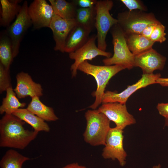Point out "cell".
<instances>
[{"label":"cell","mask_w":168,"mask_h":168,"mask_svg":"<svg viewBox=\"0 0 168 168\" xmlns=\"http://www.w3.org/2000/svg\"><path fill=\"white\" fill-rule=\"evenodd\" d=\"M25 122L13 114H5L0 120V147L24 149L39 132L26 129Z\"/></svg>","instance_id":"cell-1"},{"label":"cell","mask_w":168,"mask_h":168,"mask_svg":"<svg viewBox=\"0 0 168 168\" xmlns=\"http://www.w3.org/2000/svg\"><path fill=\"white\" fill-rule=\"evenodd\" d=\"M125 69L120 65H94L90 64L87 61H85L79 65L77 70L93 77L97 83V89L92 93L93 96L95 97V100L89 108L96 110L101 103L105 88L110 80L119 72Z\"/></svg>","instance_id":"cell-2"},{"label":"cell","mask_w":168,"mask_h":168,"mask_svg":"<svg viewBox=\"0 0 168 168\" xmlns=\"http://www.w3.org/2000/svg\"><path fill=\"white\" fill-rule=\"evenodd\" d=\"M85 116L86 125L83 136L85 142L94 146L105 145L107 135L111 128L110 120L97 110H88Z\"/></svg>","instance_id":"cell-3"},{"label":"cell","mask_w":168,"mask_h":168,"mask_svg":"<svg viewBox=\"0 0 168 168\" xmlns=\"http://www.w3.org/2000/svg\"><path fill=\"white\" fill-rule=\"evenodd\" d=\"M110 30L114 53L111 57L103 59L102 62L105 65H120L128 70L132 69L134 67V55L128 49L124 33L118 24Z\"/></svg>","instance_id":"cell-4"},{"label":"cell","mask_w":168,"mask_h":168,"mask_svg":"<svg viewBox=\"0 0 168 168\" xmlns=\"http://www.w3.org/2000/svg\"><path fill=\"white\" fill-rule=\"evenodd\" d=\"M118 24L125 35L141 34L148 26L160 22L152 12L138 10L126 11L117 16Z\"/></svg>","instance_id":"cell-5"},{"label":"cell","mask_w":168,"mask_h":168,"mask_svg":"<svg viewBox=\"0 0 168 168\" xmlns=\"http://www.w3.org/2000/svg\"><path fill=\"white\" fill-rule=\"evenodd\" d=\"M113 5L111 0H100L97 1L95 6L97 46L104 51H106L107 48L106 39L107 33L111 27L118 23L117 19L112 17L110 12Z\"/></svg>","instance_id":"cell-6"},{"label":"cell","mask_w":168,"mask_h":168,"mask_svg":"<svg viewBox=\"0 0 168 168\" xmlns=\"http://www.w3.org/2000/svg\"><path fill=\"white\" fill-rule=\"evenodd\" d=\"M123 130L116 127L111 128L107 135L102 153L105 159L117 160L122 167L126 164L127 156L123 146Z\"/></svg>","instance_id":"cell-7"},{"label":"cell","mask_w":168,"mask_h":168,"mask_svg":"<svg viewBox=\"0 0 168 168\" xmlns=\"http://www.w3.org/2000/svg\"><path fill=\"white\" fill-rule=\"evenodd\" d=\"M28 4L24 1L14 22L7 27L6 34L12 44L14 58L19 53L20 44L24 34L32 25L28 14Z\"/></svg>","instance_id":"cell-8"},{"label":"cell","mask_w":168,"mask_h":168,"mask_svg":"<svg viewBox=\"0 0 168 168\" xmlns=\"http://www.w3.org/2000/svg\"><path fill=\"white\" fill-rule=\"evenodd\" d=\"M96 35L90 36L87 42L82 47L75 51L69 53V58L74 60L71 65L70 70L72 77H75L77 73V68L79 65L87 60H91L98 56H105L106 58L111 57L112 54L100 49L96 45Z\"/></svg>","instance_id":"cell-9"},{"label":"cell","mask_w":168,"mask_h":168,"mask_svg":"<svg viewBox=\"0 0 168 168\" xmlns=\"http://www.w3.org/2000/svg\"><path fill=\"white\" fill-rule=\"evenodd\" d=\"M161 77L160 73L142 74L141 78L137 82L128 86L120 93L108 91L105 92L102 98L101 103L118 102L126 104L129 97L137 90L156 84V80Z\"/></svg>","instance_id":"cell-10"},{"label":"cell","mask_w":168,"mask_h":168,"mask_svg":"<svg viewBox=\"0 0 168 168\" xmlns=\"http://www.w3.org/2000/svg\"><path fill=\"white\" fill-rule=\"evenodd\" d=\"M97 110L113 122L117 128L123 130L127 126L136 123L133 116L128 111L126 104L118 102L102 104Z\"/></svg>","instance_id":"cell-11"},{"label":"cell","mask_w":168,"mask_h":168,"mask_svg":"<svg viewBox=\"0 0 168 168\" xmlns=\"http://www.w3.org/2000/svg\"><path fill=\"white\" fill-rule=\"evenodd\" d=\"M28 14L34 29L49 28L54 15L53 7L45 0H35L28 6Z\"/></svg>","instance_id":"cell-12"},{"label":"cell","mask_w":168,"mask_h":168,"mask_svg":"<svg viewBox=\"0 0 168 168\" xmlns=\"http://www.w3.org/2000/svg\"><path fill=\"white\" fill-rule=\"evenodd\" d=\"M77 24L75 19H65L54 14L49 28L52 31L55 42V51L64 52L67 39Z\"/></svg>","instance_id":"cell-13"},{"label":"cell","mask_w":168,"mask_h":168,"mask_svg":"<svg viewBox=\"0 0 168 168\" xmlns=\"http://www.w3.org/2000/svg\"><path fill=\"white\" fill-rule=\"evenodd\" d=\"M166 58L152 48L134 55V67H139L143 74H151L156 70H162Z\"/></svg>","instance_id":"cell-14"},{"label":"cell","mask_w":168,"mask_h":168,"mask_svg":"<svg viewBox=\"0 0 168 168\" xmlns=\"http://www.w3.org/2000/svg\"><path fill=\"white\" fill-rule=\"evenodd\" d=\"M16 85L13 90L18 99L43 96L41 85L35 82L28 73L21 72L16 75Z\"/></svg>","instance_id":"cell-15"},{"label":"cell","mask_w":168,"mask_h":168,"mask_svg":"<svg viewBox=\"0 0 168 168\" xmlns=\"http://www.w3.org/2000/svg\"><path fill=\"white\" fill-rule=\"evenodd\" d=\"M91 31L77 24L67 39L64 52L70 53L82 47L89 39Z\"/></svg>","instance_id":"cell-16"},{"label":"cell","mask_w":168,"mask_h":168,"mask_svg":"<svg viewBox=\"0 0 168 168\" xmlns=\"http://www.w3.org/2000/svg\"><path fill=\"white\" fill-rule=\"evenodd\" d=\"M21 1L19 0H0L1 26L7 27L10 25L20 11L21 6L19 3Z\"/></svg>","instance_id":"cell-17"},{"label":"cell","mask_w":168,"mask_h":168,"mask_svg":"<svg viewBox=\"0 0 168 168\" xmlns=\"http://www.w3.org/2000/svg\"><path fill=\"white\" fill-rule=\"evenodd\" d=\"M26 109L44 121H54L58 119L53 109L43 103L39 97L31 98V100Z\"/></svg>","instance_id":"cell-18"},{"label":"cell","mask_w":168,"mask_h":168,"mask_svg":"<svg viewBox=\"0 0 168 168\" xmlns=\"http://www.w3.org/2000/svg\"><path fill=\"white\" fill-rule=\"evenodd\" d=\"M30 125L34 130L38 132H48L50 128L45 121L35 115L26 108H20L12 114Z\"/></svg>","instance_id":"cell-19"},{"label":"cell","mask_w":168,"mask_h":168,"mask_svg":"<svg viewBox=\"0 0 168 168\" xmlns=\"http://www.w3.org/2000/svg\"><path fill=\"white\" fill-rule=\"evenodd\" d=\"M125 35L128 49L134 55L152 48L155 43L141 34Z\"/></svg>","instance_id":"cell-20"},{"label":"cell","mask_w":168,"mask_h":168,"mask_svg":"<svg viewBox=\"0 0 168 168\" xmlns=\"http://www.w3.org/2000/svg\"><path fill=\"white\" fill-rule=\"evenodd\" d=\"M54 13L61 18L66 19H75L77 7L72 2L65 0H49Z\"/></svg>","instance_id":"cell-21"},{"label":"cell","mask_w":168,"mask_h":168,"mask_svg":"<svg viewBox=\"0 0 168 168\" xmlns=\"http://www.w3.org/2000/svg\"><path fill=\"white\" fill-rule=\"evenodd\" d=\"M6 96L3 98L2 105L0 106V114H12L17 110L23 108L26 104L20 102L12 87L6 91Z\"/></svg>","instance_id":"cell-22"},{"label":"cell","mask_w":168,"mask_h":168,"mask_svg":"<svg viewBox=\"0 0 168 168\" xmlns=\"http://www.w3.org/2000/svg\"><path fill=\"white\" fill-rule=\"evenodd\" d=\"M30 159L15 150H7L0 161L1 168H22L23 164Z\"/></svg>","instance_id":"cell-23"},{"label":"cell","mask_w":168,"mask_h":168,"mask_svg":"<svg viewBox=\"0 0 168 168\" xmlns=\"http://www.w3.org/2000/svg\"><path fill=\"white\" fill-rule=\"evenodd\" d=\"M96 15L95 6L88 8H78L75 19L77 24L92 30L95 27Z\"/></svg>","instance_id":"cell-24"},{"label":"cell","mask_w":168,"mask_h":168,"mask_svg":"<svg viewBox=\"0 0 168 168\" xmlns=\"http://www.w3.org/2000/svg\"><path fill=\"white\" fill-rule=\"evenodd\" d=\"M14 58L11 40L7 35H3L0 39V61L6 68L10 69Z\"/></svg>","instance_id":"cell-25"},{"label":"cell","mask_w":168,"mask_h":168,"mask_svg":"<svg viewBox=\"0 0 168 168\" xmlns=\"http://www.w3.org/2000/svg\"><path fill=\"white\" fill-rule=\"evenodd\" d=\"M9 72V69L6 68L0 63V94L12 87Z\"/></svg>","instance_id":"cell-26"},{"label":"cell","mask_w":168,"mask_h":168,"mask_svg":"<svg viewBox=\"0 0 168 168\" xmlns=\"http://www.w3.org/2000/svg\"><path fill=\"white\" fill-rule=\"evenodd\" d=\"M165 30V26L160 22L156 26L149 39L154 43H161L165 42L166 40Z\"/></svg>","instance_id":"cell-27"},{"label":"cell","mask_w":168,"mask_h":168,"mask_svg":"<svg viewBox=\"0 0 168 168\" xmlns=\"http://www.w3.org/2000/svg\"><path fill=\"white\" fill-rule=\"evenodd\" d=\"M129 11L138 10L146 12L148 9L142 1L140 0H121Z\"/></svg>","instance_id":"cell-28"},{"label":"cell","mask_w":168,"mask_h":168,"mask_svg":"<svg viewBox=\"0 0 168 168\" xmlns=\"http://www.w3.org/2000/svg\"><path fill=\"white\" fill-rule=\"evenodd\" d=\"M97 0H76L72 1L78 8H88L95 7Z\"/></svg>","instance_id":"cell-29"},{"label":"cell","mask_w":168,"mask_h":168,"mask_svg":"<svg viewBox=\"0 0 168 168\" xmlns=\"http://www.w3.org/2000/svg\"><path fill=\"white\" fill-rule=\"evenodd\" d=\"M156 108L160 115L165 119H168V103H158Z\"/></svg>","instance_id":"cell-30"},{"label":"cell","mask_w":168,"mask_h":168,"mask_svg":"<svg viewBox=\"0 0 168 168\" xmlns=\"http://www.w3.org/2000/svg\"><path fill=\"white\" fill-rule=\"evenodd\" d=\"M159 23L149 25L143 30L141 35L146 38L149 39L156 26Z\"/></svg>","instance_id":"cell-31"},{"label":"cell","mask_w":168,"mask_h":168,"mask_svg":"<svg viewBox=\"0 0 168 168\" xmlns=\"http://www.w3.org/2000/svg\"><path fill=\"white\" fill-rule=\"evenodd\" d=\"M156 83L159 84L162 86L168 87V78H159L156 80Z\"/></svg>","instance_id":"cell-32"},{"label":"cell","mask_w":168,"mask_h":168,"mask_svg":"<svg viewBox=\"0 0 168 168\" xmlns=\"http://www.w3.org/2000/svg\"><path fill=\"white\" fill-rule=\"evenodd\" d=\"M62 168H86L84 166L81 165L77 163H73L67 164Z\"/></svg>","instance_id":"cell-33"},{"label":"cell","mask_w":168,"mask_h":168,"mask_svg":"<svg viewBox=\"0 0 168 168\" xmlns=\"http://www.w3.org/2000/svg\"><path fill=\"white\" fill-rule=\"evenodd\" d=\"M151 168H161V165L159 164L157 165L153 166Z\"/></svg>","instance_id":"cell-34"},{"label":"cell","mask_w":168,"mask_h":168,"mask_svg":"<svg viewBox=\"0 0 168 168\" xmlns=\"http://www.w3.org/2000/svg\"><path fill=\"white\" fill-rule=\"evenodd\" d=\"M165 125L168 127V119H165Z\"/></svg>","instance_id":"cell-35"}]
</instances>
